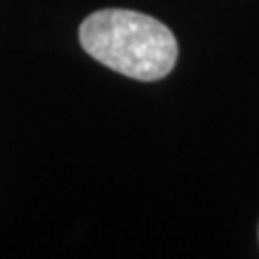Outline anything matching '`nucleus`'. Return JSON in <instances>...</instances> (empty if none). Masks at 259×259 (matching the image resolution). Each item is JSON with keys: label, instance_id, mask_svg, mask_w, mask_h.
<instances>
[{"label": "nucleus", "instance_id": "f257e3e1", "mask_svg": "<svg viewBox=\"0 0 259 259\" xmlns=\"http://www.w3.org/2000/svg\"><path fill=\"white\" fill-rule=\"evenodd\" d=\"M80 44L106 67L134 80H160L177 61L175 35L151 15L104 9L80 24Z\"/></svg>", "mask_w": 259, "mask_h": 259}]
</instances>
